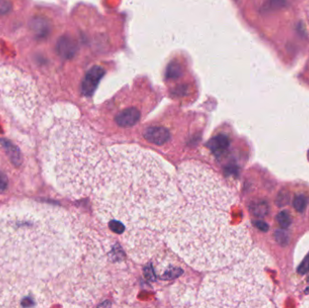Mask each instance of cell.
<instances>
[{"instance_id":"6da1fadb","label":"cell","mask_w":309,"mask_h":308,"mask_svg":"<svg viewBox=\"0 0 309 308\" xmlns=\"http://www.w3.org/2000/svg\"><path fill=\"white\" fill-rule=\"evenodd\" d=\"M110 245L75 213L18 202L0 210V307H89L111 283Z\"/></svg>"},{"instance_id":"7a4b0ae2","label":"cell","mask_w":309,"mask_h":308,"mask_svg":"<svg viewBox=\"0 0 309 308\" xmlns=\"http://www.w3.org/2000/svg\"><path fill=\"white\" fill-rule=\"evenodd\" d=\"M92 197L97 218L119 235L137 262L150 260L161 249L180 199L163 161L137 145L108 150Z\"/></svg>"},{"instance_id":"3957f363","label":"cell","mask_w":309,"mask_h":308,"mask_svg":"<svg viewBox=\"0 0 309 308\" xmlns=\"http://www.w3.org/2000/svg\"><path fill=\"white\" fill-rule=\"evenodd\" d=\"M179 204L166 241L198 271L213 272L245 259L253 250L247 227L234 224L237 198L214 170L187 161L176 171Z\"/></svg>"},{"instance_id":"277c9868","label":"cell","mask_w":309,"mask_h":308,"mask_svg":"<svg viewBox=\"0 0 309 308\" xmlns=\"http://www.w3.org/2000/svg\"><path fill=\"white\" fill-rule=\"evenodd\" d=\"M47 177L65 196H92L108 158L94 135L72 120H58L47 130L42 148Z\"/></svg>"},{"instance_id":"5b68a950","label":"cell","mask_w":309,"mask_h":308,"mask_svg":"<svg viewBox=\"0 0 309 308\" xmlns=\"http://www.w3.org/2000/svg\"><path fill=\"white\" fill-rule=\"evenodd\" d=\"M267 256L254 248L245 259L208 275L197 294L194 307H268L271 287L265 274Z\"/></svg>"},{"instance_id":"8992f818","label":"cell","mask_w":309,"mask_h":308,"mask_svg":"<svg viewBox=\"0 0 309 308\" xmlns=\"http://www.w3.org/2000/svg\"><path fill=\"white\" fill-rule=\"evenodd\" d=\"M103 75H104V70L99 66H94L89 71L82 81V94L87 97L92 96Z\"/></svg>"},{"instance_id":"52a82bcc","label":"cell","mask_w":309,"mask_h":308,"mask_svg":"<svg viewBox=\"0 0 309 308\" xmlns=\"http://www.w3.org/2000/svg\"><path fill=\"white\" fill-rule=\"evenodd\" d=\"M143 135L148 142L155 145H165L170 140L169 130L164 127H149L145 129Z\"/></svg>"},{"instance_id":"ba28073f","label":"cell","mask_w":309,"mask_h":308,"mask_svg":"<svg viewBox=\"0 0 309 308\" xmlns=\"http://www.w3.org/2000/svg\"><path fill=\"white\" fill-rule=\"evenodd\" d=\"M140 111L136 108H128L119 112L115 118V121L121 128L133 127L140 121Z\"/></svg>"},{"instance_id":"9c48e42d","label":"cell","mask_w":309,"mask_h":308,"mask_svg":"<svg viewBox=\"0 0 309 308\" xmlns=\"http://www.w3.org/2000/svg\"><path fill=\"white\" fill-rule=\"evenodd\" d=\"M76 42L69 36H63L59 39L56 46V50L59 55L64 59H71L74 56L77 52Z\"/></svg>"},{"instance_id":"30bf717a","label":"cell","mask_w":309,"mask_h":308,"mask_svg":"<svg viewBox=\"0 0 309 308\" xmlns=\"http://www.w3.org/2000/svg\"><path fill=\"white\" fill-rule=\"evenodd\" d=\"M230 141L226 136L218 135L213 138L207 144V146L215 156H221L223 152L229 147Z\"/></svg>"},{"instance_id":"8fae6325","label":"cell","mask_w":309,"mask_h":308,"mask_svg":"<svg viewBox=\"0 0 309 308\" xmlns=\"http://www.w3.org/2000/svg\"><path fill=\"white\" fill-rule=\"evenodd\" d=\"M1 141V144L5 147L6 149V154L9 157L10 161L12 163L14 164L15 166H18L20 164L22 163V157H21V154L20 151L18 149V147L15 145H13L11 142L7 141L6 140H0Z\"/></svg>"},{"instance_id":"7c38bea8","label":"cell","mask_w":309,"mask_h":308,"mask_svg":"<svg viewBox=\"0 0 309 308\" xmlns=\"http://www.w3.org/2000/svg\"><path fill=\"white\" fill-rule=\"evenodd\" d=\"M31 28L39 37H46L50 31L49 24L44 18H35L31 23Z\"/></svg>"},{"instance_id":"4fadbf2b","label":"cell","mask_w":309,"mask_h":308,"mask_svg":"<svg viewBox=\"0 0 309 308\" xmlns=\"http://www.w3.org/2000/svg\"><path fill=\"white\" fill-rule=\"evenodd\" d=\"M251 213L258 217H265L268 215L269 207L268 204L264 201L252 203L251 205Z\"/></svg>"},{"instance_id":"5bb4252c","label":"cell","mask_w":309,"mask_h":308,"mask_svg":"<svg viewBox=\"0 0 309 308\" xmlns=\"http://www.w3.org/2000/svg\"><path fill=\"white\" fill-rule=\"evenodd\" d=\"M182 75V68L179 64L176 63H171L166 71V77L172 80V79H177Z\"/></svg>"},{"instance_id":"9a60e30c","label":"cell","mask_w":309,"mask_h":308,"mask_svg":"<svg viewBox=\"0 0 309 308\" xmlns=\"http://www.w3.org/2000/svg\"><path fill=\"white\" fill-rule=\"evenodd\" d=\"M309 203V199L306 197L304 194H298L295 198L293 205L294 208L298 211V213H303L304 211L307 208V205Z\"/></svg>"},{"instance_id":"2e32d148","label":"cell","mask_w":309,"mask_h":308,"mask_svg":"<svg viewBox=\"0 0 309 308\" xmlns=\"http://www.w3.org/2000/svg\"><path fill=\"white\" fill-rule=\"evenodd\" d=\"M277 221L279 222V224H280V226L282 228V229H287L288 227L290 226V224H291V218H290V215L285 212V211H283V212H281L280 213L278 216H277Z\"/></svg>"},{"instance_id":"e0dca14e","label":"cell","mask_w":309,"mask_h":308,"mask_svg":"<svg viewBox=\"0 0 309 308\" xmlns=\"http://www.w3.org/2000/svg\"><path fill=\"white\" fill-rule=\"evenodd\" d=\"M10 0H0V15H6L11 10Z\"/></svg>"},{"instance_id":"ac0fdd59","label":"cell","mask_w":309,"mask_h":308,"mask_svg":"<svg viewBox=\"0 0 309 308\" xmlns=\"http://www.w3.org/2000/svg\"><path fill=\"white\" fill-rule=\"evenodd\" d=\"M298 273L303 275V274L308 273L309 271V254L306 257V259L304 260V261L301 263V265L299 266L298 269Z\"/></svg>"},{"instance_id":"d6986e66","label":"cell","mask_w":309,"mask_h":308,"mask_svg":"<svg viewBox=\"0 0 309 308\" xmlns=\"http://www.w3.org/2000/svg\"><path fill=\"white\" fill-rule=\"evenodd\" d=\"M8 185V180H7V177L6 175L0 172V192H4L7 187Z\"/></svg>"},{"instance_id":"ffe728a7","label":"cell","mask_w":309,"mask_h":308,"mask_svg":"<svg viewBox=\"0 0 309 308\" xmlns=\"http://www.w3.org/2000/svg\"><path fill=\"white\" fill-rule=\"evenodd\" d=\"M255 225H256L260 230L263 231V232L268 231V225H267L265 222H263V221H257L256 223H255Z\"/></svg>"},{"instance_id":"44dd1931","label":"cell","mask_w":309,"mask_h":308,"mask_svg":"<svg viewBox=\"0 0 309 308\" xmlns=\"http://www.w3.org/2000/svg\"></svg>"}]
</instances>
